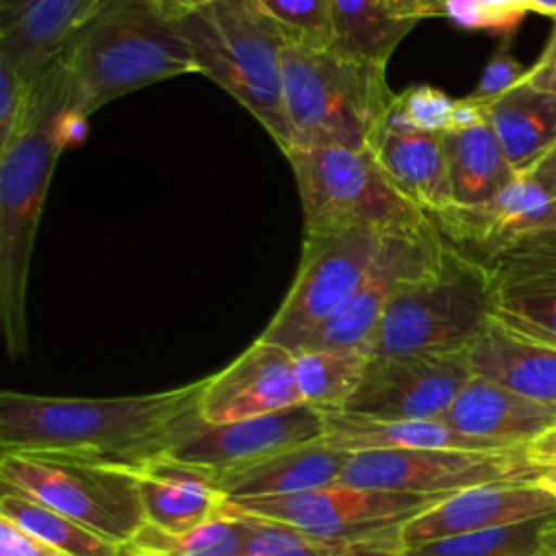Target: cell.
<instances>
[{"label": "cell", "mask_w": 556, "mask_h": 556, "mask_svg": "<svg viewBox=\"0 0 556 556\" xmlns=\"http://www.w3.org/2000/svg\"><path fill=\"white\" fill-rule=\"evenodd\" d=\"M285 154L300 191L304 232L365 226L387 235L430 222L393 187L371 148H293Z\"/></svg>", "instance_id": "52a82bcc"}, {"label": "cell", "mask_w": 556, "mask_h": 556, "mask_svg": "<svg viewBox=\"0 0 556 556\" xmlns=\"http://www.w3.org/2000/svg\"><path fill=\"white\" fill-rule=\"evenodd\" d=\"M536 480L526 447L506 450H369L352 454L339 482L428 495H452L491 482Z\"/></svg>", "instance_id": "8fae6325"}, {"label": "cell", "mask_w": 556, "mask_h": 556, "mask_svg": "<svg viewBox=\"0 0 556 556\" xmlns=\"http://www.w3.org/2000/svg\"><path fill=\"white\" fill-rule=\"evenodd\" d=\"M443 497L447 495L380 491L334 482L302 493L228 500L226 504L252 517L348 543L354 547L352 556H365L395 547L397 528Z\"/></svg>", "instance_id": "9c48e42d"}, {"label": "cell", "mask_w": 556, "mask_h": 556, "mask_svg": "<svg viewBox=\"0 0 556 556\" xmlns=\"http://www.w3.org/2000/svg\"><path fill=\"white\" fill-rule=\"evenodd\" d=\"M536 556H556V515L547 517L539 532Z\"/></svg>", "instance_id": "bcb514c9"}, {"label": "cell", "mask_w": 556, "mask_h": 556, "mask_svg": "<svg viewBox=\"0 0 556 556\" xmlns=\"http://www.w3.org/2000/svg\"><path fill=\"white\" fill-rule=\"evenodd\" d=\"M96 4L98 0H0V59L35 83Z\"/></svg>", "instance_id": "d6986e66"}, {"label": "cell", "mask_w": 556, "mask_h": 556, "mask_svg": "<svg viewBox=\"0 0 556 556\" xmlns=\"http://www.w3.org/2000/svg\"><path fill=\"white\" fill-rule=\"evenodd\" d=\"M59 56L70 89L67 111L83 119L146 85L198 74L176 22L152 0H98Z\"/></svg>", "instance_id": "3957f363"}, {"label": "cell", "mask_w": 556, "mask_h": 556, "mask_svg": "<svg viewBox=\"0 0 556 556\" xmlns=\"http://www.w3.org/2000/svg\"><path fill=\"white\" fill-rule=\"evenodd\" d=\"M198 74L226 89L271 135L282 152L293 146L282 93L287 37L256 0H215L180 20Z\"/></svg>", "instance_id": "277c9868"}, {"label": "cell", "mask_w": 556, "mask_h": 556, "mask_svg": "<svg viewBox=\"0 0 556 556\" xmlns=\"http://www.w3.org/2000/svg\"><path fill=\"white\" fill-rule=\"evenodd\" d=\"M387 2L397 17L413 24L426 17H445V0H387Z\"/></svg>", "instance_id": "b9f144b4"}, {"label": "cell", "mask_w": 556, "mask_h": 556, "mask_svg": "<svg viewBox=\"0 0 556 556\" xmlns=\"http://www.w3.org/2000/svg\"><path fill=\"white\" fill-rule=\"evenodd\" d=\"M528 456L536 471V482L556 495V426L528 443Z\"/></svg>", "instance_id": "ab89813d"}, {"label": "cell", "mask_w": 556, "mask_h": 556, "mask_svg": "<svg viewBox=\"0 0 556 556\" xmlns=\"http://www.w3.org/2000/svg\"><path fill=\"white\" fill-rule=\"evenodd\" d=\"M523 80L541 91L556 96V28H554L549 41L545 43L541 56L536 59V63L532 67H528V74Z\"/></svg>", "instance_id": "60d3db41"}, {"label": "cell", "mask_w": 556, "mask_h": 556, "mask_svg": "<svg viewBox=\"0 0 556 556\" xmlns=\"http://www.w3.org/2000/svg\"><path fill=\"white\" fill-rule=\"evenodd\" d=\"M528 74V67L510 52L508 43H502L493 56L486 61L478 85L473 87L471 93H467L469 98L478 100V102H491L497 96H502L504 91L513 89L517 83H521Z\"/></svg>", "instance_id": "74e56055"}, {"label": "cell", "mask_w": 556, "mask_h": 556, "mask_svg": "<svg viewBox=\"0 0 556 556\" xmlns=\"http://www.w3.org/2000/svg\"><path fill=\"white\" fill-rule=\"evenodd\" d=\"M369 148L393 187L428 217L452 206L443 132H424L384 119Z\"/></svg>", "instance_id": "603a6c76"}, {"label": "cell", "mask_w": 556, "mask_h": 556, "mask_svg": "<svg viewBox=\"0 0 556 556\" xmlns=\"http://www.w3.org/2000/svg\"><path fill=\"white\" fill-rule=\"evenodd\" d=\"M287 41L328 48L332 39V0H256Z\"/></svg>", "instance_id": "836d02e7"}, {"label": "cell", "mask_w": 556, "mask_h": 556, "mask_svg": "<svg viewBox=\"0 0 556 556\" xmlns=\"http://www.w3.org/2000/svg\"><path fill=\"white\" fill-rule=\"evenodd\" d=\"M367 365L369 352L358 348L293 354V374L302 402L319 410H343L363 382Z\"/></svg>", "instance_id": "f546056e"}, {"label": "cell", "mask_w": 556, "mask_h": 556, "mask_svg": "<svg viewBox=\"0 0 556 556\" xmlns=\"http://www.w3.org/2000/svg\"><path fill=\"white\" fill-rule=\"evenodd\" d=\"M204 380L130 397L0 393V450L52 454L137 471L200 421Z\"/></svg>", "instance_id": "6da1fadb"}, {"label": "cell", "mask_w": 556, "mask_h": 556, "mask_svg": "<svg viewBox=\"0 0 556 556\" xmlns=\"http://www.w3.org/2000/svg\"><path fill=\"white\" fill-rule=\"evenodd\" d=\"M491 319L486 265L447 243L441 265L387 306L369 358L465 350Z\"/></svg>", "instance_id": "8992f818"}, {"label": "cell", "mask_w": 556, "mask_h": 556, "mask_svg": "<svg viewBox=\"0 0 556 556\" xmlns=\"http://www.w3.org/2000/svg\"><path fill=\"white\" fill-rule=\"evenodd\" d=\"M33 83L24 80L7 61L0 59V148L22 128L30 109Z\"/></svg>", "instance_id": "8d00e7d4"}, {"label": "cell", "mask_w": 556, "mask_h": 556, "mask_svg": "<svg viewBox=\"0 0 556 556\" xmlns=\"http://www.w3.org/2000/svg\"><path fill=\"white\" fill-rule=\"evenodd\" d=\"M0 556H70L0 517Z\"/></svg>", "instance_id": "f35d334b"}, {"label": "cell", "mask_w": 556, "mask_h": 556, "mask_svg": "<svg viewBox=\"0 0 556 556\" xmlns=\"http://www.w3.org/2000/svg\"><path fill=\"white\" fill-rule=\"evenodd\" d=\"M430 219L452 248L484 263L528 235L556 228V198L519 176L489 202L450 206Z\"/></svg>", "instance_id": "e0dca14e"}, {"label": "cell", "mask_w": 556, "mask_h": 556, "mask_svg": "<svg viewBox=\"0 0 556 556\" xmlns=\"http://www.w3.org/2000/svg\"><path fill=\"white\" fill-rule=\"evenodd\" d=\"M554 515L556 495L545 491L536 480L480 484L452 493L406 519L397 528L395 547H410L441 536L478 532Z\"/></svg>", "instance_id": "2e32d148"}, {"label": "cell", "mask_w": 556, "mask_h": 556, "mask_svg": "<svg viewBox=\"0 0 556 556\" xmlns=\"http://www.w3.org/2000/svg\"><path fill=\"white\" fill-rule=\"evenodd\" d=\"M352 452L321 439L295 445L261 460L230 467L217 473L219 489L228 500L291 495L339 482Z\"/></svg>", "instance_id": "7402d4cb"}, {"label": "cell", "mask_w": 556, "mask_h": 556, "mask_svg": "<svg viewBox=\"0 0 556 556\" xmlns=\"http://www.w3.org/2000/svg\"><path fill=\"white\" fill-rule=\"evenodd\" d=\"M70 89L61 56L33 83L30 109L15 137L0 148V321L13 361L28 348L26 291L37 224L46 193L67 146L63 117Z\"/></svg>", "instance_id": "7a4b0ae2"}, {"label": "cell", "mask_w": 556, "mask_h": 556, "mask_svg": "<svg viewBox=\"0 0 556 556\" xmlns=\"http://www.w3.org/2000/svg\"><path fill=\"white\" fill-rule=\"evenodd\" d=\"M443 150L452 206H478L519 178L489 122L465 130H445Z\"/></svg>", "instance_id": "4316f807"}, {"label": "cell", "mask_w": 556, "mask_h": 556, "mask_svg": "<svg viewBox=\"0 0 556 556\" xmlns=\"http://www.w3.org/2000/svg\"><path fill=\"white\" fill-rule=\"evenodd\" d=\"M304 404L293 354L256 339L222 371L204 378L200 415L206 424H230Z\"/></svg>", "instance_id": "ac0fdd59"}, {"label": "cell", "mask_w": 556, "mask_h": 556, "mask_svg": "<svg viewBox=\"0 0 556 556\" xmlns=\"http://www.w3.org/2000/svg\"><path fill=\"white\" fill-rule=\"evenodd\" d=\"M530 7H532V11L556 20V0H530Z\"/></svg>", "instance_id": "7dc6e473"}, {"label": "cell", "mask_w": 556, "mask_h": 556, "mask_svg": "<svg viewBox=\"0 0 556 556\" xmlns=\"http://www.w3.org/2000/svg\"><path fill=\"white\" fill-rule=\"evenodd\" d=\"M445 248L447 241L432 219L415 230L387 232L356 295L304 350L358 348L369 352L376 328L391 300L406 285L434 271L443 261Z\"/></svg>", "instance_id": "7c38bea8"}, {"label": "cell", "mask_w": 556, "mask_h": 556, "mask_svg": "<svg viewBox=\"0 0 556 556\" xmlns=\"http://www.w3.org/2000/svg\"><path fill=\"white\" fill-rule=\"evenodd\" d=\"M454 98L432 85H410L395 96L387 122L424 132H445L454 109Z\"/></svg>", "instance_id": "e575fe53"}, {"label": "cell", "mask_w": 556, "mask_h": 556, "mask_svg": "<svg viewBox=\"0 0 556 556\" xmlns=\"http://www.w3.org/2000/svg\"><path fill=\"white\" fill-rule=\"evenodd\" d=\"M250 528L252 519L248 515L224 504L222 515L185 534L146 523L122 545L119 556H239Z\"/></svg>", "instance_id": "f1b7e54d"}, {"label": "cell", "mask_w": 556, "mask_h": 556, "mask_svg": "<svg viewBox=\"0 0 556 556\" xmlns=\"http://www.w3.org/2000/svg\"><path fill=\"white\" fill-rule=\"evenodd\" d=\"M465 350L369 358L343 410L371 419H443L471 378Z\"/></svg>", "instance_id": "4fadbf2b"}, {"label": "cell", "mask_w": 556, "mask_h": 556, "mask_svg": "<svg viewBox=\"0 0 556 556\" xmlns=\"http://www.w3.org/2000/svg\"><path fill=\"white\" fill-rule=\"evenodd\" d=\"M326 419L324 441L358 454L369 450H506L458 432L443 419H371L348 410H321Z\"/></svg>", "instance_id": "d4e9b609"}, {"label": "cell", "mask_w": 556, "mask_h": 556, "mask_svg": "<svg viewBox=\"0 0 556 556\" xmlns=\"http://www.w3.org/2000/svg\"><path fill=\"white\" fill-rule=\"evenodd\" d=\"M473 376L556 410V348L521 337L495 319L465 348Z\"/></svg>", "instance_id": "cb8c5ba5"}, {"label": "cell", "mask_w": 556, "mask_h": 556, "mask_svg": "<svg viewBox=\"0 0 556 556\" xmlns=\"http://www.w3.org/2000/svg\"><path fill=\"white\" fill-rule=\"evenodd\" d=\"M384 65L287 41L282 93L293 148H369L397 93Z\"/></svg>", "instance_id": "5b68a950"}, {"label": "cell", "mask_w": 556, "mask_h": 556, "mask_svg": "<svg viewBox=\"0 0 556 556\" xmlns=\"http://www.w3.org/2000/svg\"><path fill=\"white\" fill-rule=\"evenodd\" d=\"M4 491L26 495L91 532L124 545L146 523L137 473L70 456L2 452Z\"/></svg>", "instance_id": "ba28073f"}, {"label": "cell", "mask_w": 556, "mask_h": 556, "mask_svg": "<svg viewBox=\"0 0 556 556\" xmlns=\"http://www.w3.org/2000/svg\"><path fill=\"white\" fill-rule=\"evenodd\" d=\"M523 176L536 182L545 193L556 198V146Z\"/></svg>", "instance_id": "ee69618b"}, {"label": "cell", "mask_w": 556, "mask_h": 556, "mask_svg": "<svg viewBox=\"0 0 556 556\" xmlns=\"http://www.w3.org/2000/svg\"><path fill=\"white\" fill-rule=\"evenodd\" d=\"M0 517L70 556H119L122 545L91 532L74 519L13 491L0 495Z\"/></svg>", "instance_id": "4dcf8cb0"}, {"label": "cell", "mask_w": 556, "mask_h": 556, "mask_svg": "<svg viewBox=\"0 0 556 556\" xmlns=\"http://www.w3.org/2000/svg\"><path fill=\"white\" fill-rule=\"evenodd\" d=\"M547 517L510 526L452 534L410 547H393L365 556H536L539 532Z\"/></svg>", "instance_id": "1f68e13d"}, {"label": "cell", "mask_w": 556, "mask_h": 556, "mask_svg": "<svg viewBox=\"0 0 556 556\" xmlns=\"http://www.w3.org/2000/svg\"><path fill=\"white\" fill-rule=\"evenodd\" d=\"M382 237L384 232L365 226L304 232L302 258L291 289L258 339L291 354L302 352L356 295Z\"/></svg>", "instance_id": "30bf717a"}, {"label": "cell", "mask_w": 556, "mask_h": 556, "mask_svg": "<svg viewBox=\"0 0 556 556\" xmlns=\"http://www.w3.org/2000/svg\"><path fill=\"white\" fill-rule=\"evenodd\" d=\"M491 319L556 348V228L528 235L484 261Z\"/></svg>", "instance_id": "5bb4252c"}, {"label": "cell", "mask_w": 556, "mask_h": 556, "mask_svg": "<svg viewBox=\"0 0 556 556\" xmlns=\"http://www.w3.org/2000/svg\"><path fill=\"white\" fill-rule=\"evenodd\" d=\"M324 434V413L308 404H295L230 424H206L202 419L167 454L219 473L224 469L248 465L276 452L317 441Z\"/></svg>", "instance_id": "9a60e30c"}, {"label": "cell", "mask_w": 556, "mask_h": 556, "mask_svg": "<svg viewBox=\"0 0 556 556\" xmlns=\"http://www.w3.org/2000/svg\"><path fill=\"white\" fill-rule=\"evenodd\" d=\"M530 11V0H445V17L465 30L504 35Z\"/></svg>", "instance_id": "d590c367"}, {"label": "cell", "mask_w": 556, "mask_h": 556, "mask_svg": "<svg viewBox=\"0 0 556 556\" xmlns=\"http://www.w3.org/2000/svg\"><path fill=\"white\" fill-rule=\"evenodd\" d=\"M486 122L513 169L523 176L556 146V96L521 80L486 102Z\"/></svg>", "instance_id": "484cf974"}, {"label": "cell", "mask_w": 556, "mask_h": 556, "mask_svg": "<svg viewBox=\"0 0 556 556\" xmlns=\"http://www.w3.org/2000/svg\"><path fill=\"white\" fill-rule=\"evenodd\" d=\"M135 473L148 523L172 534H185L213 521L228 502L213 469L169 454L146 463Z\"/></svg>", "instance_id": "ffe728a7"}, {"label": "cell", "mask_w": 556, "mask_h": 556, "mask_svg": "<svg viewBox=\"0 0 556 556\" xmlns=\"http://www.w3.org/2000/svg\"><path fill=\"white\" fill-rule=\"evenodd\" d=\"M484 122H486V104L465 96L454 102L447 130H465V128H473Z\"/></svg>", "instance_id": "7bdbcfd3"}, {"label": "cell", "mask_w": 556, "mask_h": 556, "mask_svg": "<svg viewBox=\"0 0 556 556\" xmlns=\"http://www.w3.org/2000/svg\"><path fill=\"white\" fill-rule=\"evenodd\" d=\"M463 434L504 447H526L556 426V410L482 376H471L443 417Z\"/></svg>", "instance_id": "44dd1931"}, {"label": "cell", "mask_w": 556, "mask_h": 556, "mask_svg": "<svg viewBox=\"0 0 556 556\" xmlns=\"http://www.w3.org/2000/svg\"><path fill=\"white\" fill-rule=\"evenodd\" d=\"M417 24L397 17L387 0H332L330 50L363 63L384 65Z\"/></svg>", "instance_id": "83f0119b"}, {"label": "cell", "mask_w": 556, "mask_h": 556, "mask_svg": "<svg viewBox=\"0 0 556 556\" xmlns=\"http://www.w3.org/2000/svg\"><path fill=\"white\" fill-rule=\"evenodd\" d=\"M248 517L252 519V528L241 545L239 556H352L354 554V547L348 543L321 539L280 521L252 517V515Z\"/></svg>", "instance_id": "d6a6232c"}, {"label": "cell", "mask_w": 556, "mask_h": 556, "mask_svg": "<svg viewBox=\"0 0 556 556\" xmlns=\"http://www.w3.org/2000/svg\"><path fill=\"white\" fill-rule=\"evenodd\" d=\"M154 7L169 20H180L215 0H152Z\"/></svg>", "instance_id": "f6af8a7d"}]
</instances>
